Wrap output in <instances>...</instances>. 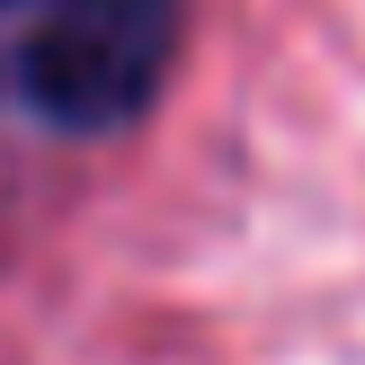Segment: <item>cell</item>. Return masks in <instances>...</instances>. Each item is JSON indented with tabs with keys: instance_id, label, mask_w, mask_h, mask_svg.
<instances>
[{
	"instance_id": "1",
	"label": "cell",
	"mask_w": 365,
	"mask_h": 365,
	"mask_svg": "<svg viewBox=\"0 0 365 365\" xmlns=\"http://www.w3.org/2000/svg\"><path fill=\"white\" fill-rule=\"evenodd\" d=\"M178 53V0H0V107L53 134H116Z\"/></svg>"
}]
</instances>
